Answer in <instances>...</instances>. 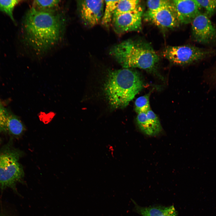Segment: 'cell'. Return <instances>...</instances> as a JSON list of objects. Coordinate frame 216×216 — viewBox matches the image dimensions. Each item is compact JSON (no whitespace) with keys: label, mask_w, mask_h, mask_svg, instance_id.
Masks as SVG:
<instances>
[{"label":"cell","mask_w":216,"mask_h":216,"mask_svg":"<svg viewBox=\"0 0 216 216\" xmlns=\"http://www.w3.org/2000/svg\"><path fill=\"white\" fill-rule=\"evenodd\" d=\"M214 51L190 45L168 46L163 50L162 55L174 64L184 65L204 59L213 54Z\"/></svg>","instance_id":"cell-5"},{"label":"cell","mask_w":216,"mask_h":216,"mask_svg":"<svg viewBox=\"0 0 216 216\" xmlns=\"http://www.w3.org/2000/svg\"><path fill=\"white\" fill-rule=\"evenodd\" d=\"M150 93L137 98L135 102V110L138 114L146 113L150 110Z\"/></svg>","instance_id":"cell-17"},{"label":"cell","mask_w":216,"mask_h":216,"mask_svg":"<svg viewBox=\"0 0 216 216\" xmlns=\"http://www.w3.org/2000/svg\"><path fill=\"white\" fill-rule=\"evenodd\" d=\"M142 14V8L139 6L134 10L113 19L112 22L114 31L121 34L139 31L141 28Z\"/></svg>","instance_id":"cell-9"},{"label":"cell","mask_w":216,"mask_h":216,"mask_svg":"<svg viewBox=\"0 0 216 216\" xmlns=\"http://www.w3.org/2000/svg\"><path fill=\"white\" fill-rule=\"evenodd\" d=\"M144 17L146 21L163 28H174L180 24L172 2L171 4L157 10H148Z\"/></svg>","instance_id":"cell-7"},{"label":"cell","mask_w":216,"mask_h":216,"mask_svg":"<svg viewBox=\"0 0 216 216\" xmlns=\"http://www.w3.org/2000/svg\"><path fill=\"white\" fill-rule=\"evenodd\" d=\"M104 1L102 0L79 1L80 16L86 26H94L101 20L104 14Z\"/></svg>","instance_id":"cell-8"},{"label":"cell","mask_w":216,"mask_h":216,"mask_svg":"<svg viewBox=\"0 0 216 216\" xmlns=\"http://www.w3.org/2000/svg\"><path fill=\"white\" fill-rule=\"evenodd\" d=\"M138 0H120L114 11L112 20L122 14L132 11L139 6Z\"/></svg>","instance_id":"cell-13"},{"label":"cell","mask_w":216,"mask_h":216,"mask_svg":"<svg viewBox=\"0 0 216 216\" xmlns=\"http://www.w3.org/2000/svg\"><path fill=\"white\" fill-rule=\"evenodd\" d=\"M119 0H105V8L101 19V23L106 27L109 26L112 21L115 10Z\"/></svg>","instance_id":"cell-14"},{"label":"cell","mask_w":216,"mask_h":216,"mask_svg":"<svg viewBox=\"0 0 216 216\" xmlns=\"http://www.w3.org/2000/svg\"><path fill=\"white\" fill-rule=\"evenodd\" d=\"M201 8H203L204 13L210 18L216 13V0H196Z\"/></svg>","instance_id":"cell-20"},{"label":"cell","mask_w":216,"mask_h":216,"mask_svg":"<svg viewBox=\"0 0 216 216\" xmlns=\"http://www.w3.org/2000/svg\"><path fill=\"white\" fill-rule=\"evenodd\" d=\"M20 1L17 0H0V10L7 14L14 22L13 11Z\"/></svg>","instance_id":"cell-18"},{"label":"cell","mask_w":216,"mask_h":216,"mask_svg":"<svg viewBox=\"0 0 216 216\" xmlns=\"http://www.w3.org/2000/svg\"><path fill=\"white\" fill-rule=\"evenodd\" d=\"M143 86V82L136 71L124 68L109 73L104 89L110 105L118 108L126 106Z\"/></svg>","instance_id":"cell-2"},{"label":"cell","mask_w":216,"mask_h":216,"mask_svg":"<svg viewBox=\"0 0 216 216\" xmlns=\"http://www.w3.org/2000/svg\"><path fill=\"white\" fill-rule=\"evenodd\" d=\"M180 24L191 23L200 13L201 8L196 0H172Z\"/></svg>","instance_id":"cell-11"},{"label":"cell","mask_w":216,"mask_h":216,"mask_svg":"<svg viewBox=\"0 0 216 216\" xmlns=\"http://www.w3.org/2000/svg\"><path fill=\"white\" fill-rule=\"evenodd\" d=\"M131 200L134 205L133 211L141 216H178L177 212L173 205L142 206L133 199H131Z\"/></svg>","instance_id":"cell-12"},{"label":"cell","mask_w":216,"mask_h":216,"mask_svg":"<svg viewBox=\"0 0 216 216\" xmlns=\"http://www.w3.org/2000/svg\"><path fill=\"white\" fill-rule=\"evenodd\" d=\"M210 75L209 77L211 81L216 83V70Z\"/></svg>","instance_id":"cell-22"},{"label":"cell","mask_w":216,"mask_h":216,"mask_svg":"<svg viewBox=\"0 0 216 216\" xmlns=\"http://www.w3.org/2000/svg\"><path fill=\"white\" fill-rule=\"evenodd\" d=\"M146 114L153 136L158 135L162 130V127L158 117L150 109L146 112Z\"/></svg>","instance_id":"cell-16"},{"label":"cell","mask_w":216,"mask_h":216,"mask_svg":"<svg viewBox=\"0 0 216 216\" xmlns=\"http://www.w3.org/2000/svg\"><path fill=\"white\" fill-rule=\"evenodd\" d=\"M65 24L62 14L40 10L32 7L23 20L24 39L37 53L46 52L61 40Z\"/></svg>","instance_id":"cell-1"},{"label":"cell","mask_w":216,"mask_h":216,"mask_svg":"<svg viewBox=\"0 0 216 216\" xmlns=\"http://www.w3.org/2000/svg\"><path fill=\"white\" fill-rule=\"evenodd\" d=\"M191 24L192 35L197 42L207 44L216 38V29L210 18L204 13L198 14Z\"/></svg>","instance_id":"cell-6"},{"label":"cell","mask_w":216,"mask_h":216,"mask_svg":"<svg viewBox=\"0 0 216 216\" xmlns=\"http://www.w3.org/2000/svg\"><path fill=\"white\" fill-rule=\"evenodd\" d=\"M172 1L166 0H151L147 1L146 4L149 11H155L169 6Z\"/></svg>","instance_id":"cell-21"},{"label":"cell","mask_w":216,"mask_h":216,"mask_svg":"<svg viewBox=\"0 0 216 216\" xmlns=\"http://www.w3.org/2000/svg\"><path fill=\"white\" fill-rule=\"evenodd\" d=\"M25 130L19 118L10 112L0 101V132L17 137L21 136Z\"/></svg>","instance_id":"cell-10"},{"label":"cell","mask_w":216,"mask_h":216,"mask_svg":"<svg viewBox=\"0 0 216 216\" xmlns=\"http://www.w3.org/2000/svg\"><path fill=\"white\" fill-rule=\"evenodd\" d=\"M136 121L138 127L142 132L146 135L153 136L146 113H138Z\"/></svg>","instance_id":"cell-19"},{"label":"cell","mask_w":216,"mask_h":216,"mask_svg":"<svg viewBox=\"0 0 216 216\" xmlns=\"http://www.w3.org/2000/svg\"><path fill=\"white\" fill-rule=\"evenodd\" d=\"M1 142V139H0V142Z\"/></svg>","instance_id":"cell-23"},{"label":"cell","mask_w":216,"mask_h":216,"mask_svg":"<svg viewBox=\"0 0 216 216\" xmlns=\"http://www.w3.org/2000/svg\"><path fill=\"white\" fill-rule=\"evenodd\" d=\"M59 0H35L33 3V7L40 10L55 11V10L59 5Z\"/></svg>","instance_id":"cell-15"},{"label":"cell","mask_w":216,"mask_h":216,"mask_svg":"<svg viewBox=\"0 0 216 216\" xmlns=\"http://www.w3.org/2000/svg\"><path fill=\"white\" fill-rule=\"evenodd\" d=\"M109 53L125 68H137L152 71L159 60L158 56L148 44L130 39L113 46Z\"/></svg>","instance_id":"cell-3"},{"label":"cell","mask_w":216,"mask_h":216,"mask_svg":"<svg viewBox=\"0 0 216 216\" xmlns=\"http://www.w3.org/2000/svg\"><path fill=\"white\" fill-rule=\"evenodd\" d=\"M22 153L10 145L0 149V187L2 189L14 188L24 176L22 167L19 160Z\"/></svg>","instance_id":"cell-4"}]
</instances>
